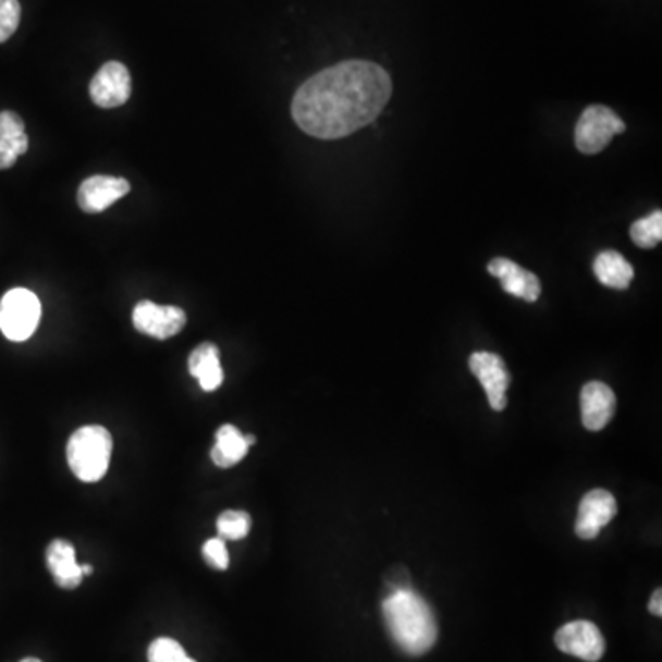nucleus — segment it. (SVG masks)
I'll return each instance as SVG.
<instances>
[{
  "label": "nucleus",
  "instance_id": "39448f33",
  "mask_svg": "<svg viewBox=\"0 0 662 662\" xmlns=\"http://www.w3.org/2000/svg\"><path fill=\"white\" fill-rule=\"evenodd\" d=\"M624 131L626 124L610 107L591 106L579 117L574 140L581 154L597 155L610 146L613 136L622 135Z\"/></svg>",
  "mask_w": 662,
  "mask_h": 662
},
{
  "label": "nucleus",
  "instance_id": "4468645a",
  "mask_svg": "<svg viewBox=\"0 0 662 662\" xmlns=\"http://www.w3.org/2000/svg\"><path fill=\"white\" fill-rule=\"evenodd\" d=\"M47 567L53 581L61 589H77L82 586V565L77 563L76 550L66 539H53L47 547Z\"/></svg>",
  "mask_w": 662,
  "mask_h": 662
},
{
  "label": "nucleus",
  "instance_id": "cd10ccee",
  "mask_svg": "<svg viewBox=\"0 0 662 662\" xmlns=\"http://www.w3.org/2000/svg\"><path fill=\"white\" fill-rule=\"evenodd\" d=\"M21 662H42L39 661V659H36V657H26V659H23V661Z\"/></svg>",
  "mask_w": 662,
  "mask_h": 662
},
{
  "label": "nucleus",
  "instance_id": "20e7f679",
  "mask_svg": "<svg viewBox=\"0 0 662 662\" xmlns=\"http://www.w3.org/2000/svg\"><path fill=\"white\" fill-rule=\"evenodd\" d=\"M41 319V302L32 291H8L0 301V330L13 343H23L36 333Z\"/></svg>",
  "mask_w": 662,
  "mask_h": 662
},
{
  "label": "nucleus",
  "instance_id": "ddd939ff",
  "mask_svg": "<svg viewBox=\"0 0 662 662\" xmlns=\"http://www.w3.org/2000/svg\"><path fill=\"white\" fill-rule=\"evenodd\" d=\"M488 272L495 277L508 295L527 302H536L541 295V282L534 272L523 269L515 261L495 258L488 263Z\"/></svg>",
  "mask_w": 662,
  "mask_h": 662
},
{
  "label": "nucleus",
  "instance_id": "412c9836",
  "mask_svg": "<svg viewBox=\"0 0 662 662\" xmlns=\"http://www.w3.org/2000/svg\"><path fill=\"white\" fill-rule=\"evenodd\" d=\"M183 657H186L183 646L168 637L155 639L148 648V662H177Z\"/></svg>",
  "mask_w": 662,
  "mask_h": 662
},
{
  "label": "nucleus",
  "instance_id": "7ed1b4c3",
  "mask_svg": "<svg viewBox=\"0 0 662 662\" xmlns=\"http://www.w3.org/2000/svg\"><path fill=\"white\" fill-rule=\"evenodd\" d=\"M113 437L101 426L79 427L66 445V461L82 482H98L111 464Z\"/></svg>",
  "mask_w": 662,
  "mask_h": 662
},
{
  "label": "nucleus",
  "instance_id": "f8f14e48",
  "mask_svg": "<svg viewBox=\"0 0 662 662\" xmlns=\"http://www.w3.org/2000/svg\"><path fill=\"white\" fill-rule=\"evenodd\" d=\"M579 407L587 431H602L615 416V392L602 381H589L579 392Z\"/></svg>",
  "mask_w": 662,
  "mask_h": 662
},
{
  "label": "nucleus",
  "instance_id": "a211bd4d",
  "mask_svg": "<svg viewBox=\"0 0 662 662\" xmlns=\"http://www.w3.org/2000/svg\"><path fill=\"white\" fill-rule=\"evenodd\" d=\"M0 144L12 149L17 157L28 151V136L24 133L23 119L17 113H0Z\"/></svg>",
  "mask_w": 662,
  "mask_h": 662
},
{
  "label": "nucleus",
  "instance_id": "f3484780",
  "mask_svg": "<svg viewBox=\"0 0 662 662\" xmlns=\"http://www.w3.org/2000/svg\"><path fill=\"white\" fill-rule=\"evenodd\" d=\"M594 274H597L598 282L603 285H608L611 290L624 291L632 284L635 271H633L632 263L615 250H603L597 256L594 260Z\"/></svg>",
  "mask_w": 662,
  "mask_h": 662
},
{
  "label": "nucleus",
  "instance_id": "f03ea898",
  "mask_svg": "<svg viewBox=\"0 0 662 662\" xmlns=\"http://www.w3.org/2000/svg\"><path fill=\"white\" fill-rule=\"evenodd\" d=\"M383 618L392 640L407 655H426L437 642V618L431 605L410 589L394 591L384 600Z\"/></svg>",
  "mask_w": 662,
  "mask_h": 662
},
{
  "label": "nucleus",
  "instance_id": "423d86ee",
  "mask_svg": "<svg viewBox=\"0 0 662 662\" xmlns=\"http://www.w3.org/2000/svg\"><path fill=\"white\" fill-rule=\"evenodd\" d=\"M133 326L148 338L166 341L184 330L186 314L177 306H159L155 302L143 301L133 309Z\"/></svg>",
  "mask_w": 662,
  "mask_h": 662
},
{
  "label": "nucleus",
  "instance_id": "b1692460",
  "mask_svg": "<svg viewBox=\"0 0 662 662\" xmlns=\"http://www.w3.org/2000/svg\"><path fill=\"white\" fill-rule=\"evenodd\" d=\"M17 155L13 154L12 149L4 146V144H0V170L12 168L17 162Z\"/></svg>",
  "mask_w": 662,
  "mask_h": 662
},
{
  "label": "nucleus",
  "instance_id": "dca6fc26",
  "mask_svg": "<svg viewBox=\"0 0 662 662\" xmlns=\"http://www.w3.org/2000/svg\"><path fill=\"white\" fill-rule=\"evenodd\" d=\"M248 445L243 434L236 426H221L216 432V445L210 451L212 462L221 469H229L247 456Z\"/></svg>",
  "mask_w": 662,
  "mask_h": 662
},
{
  "label": "nucleus",
  "instance_id": "bb28decb",
  "mask_svg": "<svg viewBox=\"0 0 662 662\" xmlns=\"http://www.w3.org/2000/svg\"><path fill=\"white\" fill-rule=\"evenodd\" d=\"M82 574L83 576H89V574H93V567L90 565H82Z\"/></svg>",
  "mask_w": 662,
  "mask_h": 662
},
{
  "label": "nucleus",
  "instance_id": "5701e85b",
  "mask_svg": "<svg viewBox=\"0 0 662 662\" xmlns=\"http://www.w3.org/2000/svg\"><path fill=\"white\" fill-rule=\"evenodd\" d=\"M203 557L216 571H226L229 565H231V556H229L225 539L212 538L205 541V544H203Z\"/></svg>",
  "mask_w": 662,
  "mask_h": 662
},
{
  "label": "nucleus",
  "instance_id": "9b49d317",
  "mask_svg": "<svg viewBox=\"0 0 662 662\" xmlns=\"http://www.w3.org/2000/svg\"><path fill=\"white\" fill-rule=\"evenodd\" d=\"M130 183L125 179L111 175H93L85 179L77 189V205L83 212L100 213L130 194Z\"/></svg>",
  "mask_w": 662,
  "mask_h": 662
},
{
  "label": "nucleus",
  "instance_id": "0eeeda50",
  "mask_svg": "<svg viewBox=\"0 0 662 662\" xmlns=\"http://www.w3.org/2000/svg\"><path fill=\"white\" fill-rule=\"evenodd\" d=\"M469 370L475 378L479 379L482 389L486 391L490 407L497 413H501L508 405L506 391L510 387V373L503 357H499L491 352H475L469 357Z\"/></svg>",
  "mask_w": 662,
  "mask_h": 662
},
{
  "label": "nucleus",
  "instance_id": "a878e982",
  "mask_svg": "<svg viewBox=\"0 0 662 662\" xmlns=\"http://www.w3.org/2000/svg\"><path fill=\"white\" fill-rule=\"evenodd\" d=\"M245 442H247L248 448H253L256 444L255 434H245Z\"/></svg>",
  "mask_w": 662,
  "mask_h": 662
},
{
  "label": "nucleus",
  "instance_id": "f257e3e1",
  "mask_svg": "<svg viewBox=\"0 0 662 662\" xmlns=\"http://www.w3.org/2000/svg\"><path fill=\"white\" fill-rule=\"evenodd\" d=\"M391 96V76L383 66L372 61H343L302 83L291 114L309 136L338 140L372 124Z\"/></svg>",
  "mask_w": 662,
  "mask_h": 662
},
{
  "label": "nucleus",
  "instance_id": "9d476101",
  "mask_svg": "<svg viewBox=\"0 0 662 662\" xmlns=\"http://www.w3.org/2000/svg\"><path fill=\"white\" fill-rule=\"evenodd\" d=\"M616 499L608 490H592L587 493L578 506L576 519V536L581 539H594L600 536L602 528L615 519Z\"/></svg>",
  "mask_w": 662,
  "mask_h": 662
},
{
  "label": "nucleus",
  "instance_id": "6e6552de",
  "mask_svg": "<svg viewBox=\"0 0 662 662\" xmlns=\"http://www.w3.org/2000/svg\"><path fill=\"white\" fill-rule=\"evenodd\" d=\"M554 642L557 650L586 662L600 661L605 653L602 632L598 629L597 624L589 621L568 622L557 629Z\"/></svg>",
  "mask_w": 662,
  "mask_h": 662
},
{
  "label": "nucleus",
  "instance_id": "c85d7f7f",
  "mask_svg": "<svg viewBox=\"0 0 662 662\" xmlns=\"http://www.w3.org/2000/svg\"><path fill=\"white\" fill-rule=\"evenodd\" d=\"M177 662H197V661H194V659H189V657L186 655V657H183V659H181V661H177Z\"/></svg>",
  "mask_w": 662,
  "mask_h": 662
},
{
  "label": "nucleus",
  "instance_id": "6ab92c4d",
  "mask_svg": "<svg viewBox=\"0 0 662 662\" xmlns=\"http://www.w3.org/2000/svg\"><path fill=\"white\" fill-rule=\"evenodd\" d=\"M250 527H253V519L243 510H225L223 514H219L218 523H216L218 538L225 539V541H240V539L247 538Z\"/></svg>",
  "mask_w": 662,
  "mask_h": 662
},
{
  "label": "nucleus",
  "instance_id": "aec40b11",
  "mask_svg": "<svg viewBox=\"0 0 662 662\" xmlns=\"http://www.w3.org/2000/svg\"><path fill=\"white\" fill-rule=\"evenodd\" d=\"M632 240L637 247L653 248L662 240V212L655 210L646 218L637 219L632 225Z\"/></svg>",
  "mask_w": 662,
  "mask_h": 662
},
{
  "label": "nucleus",
  "instance_id": "393cba45",
  "mask_svg": "<svg viewBox=\"0 0 662 662\" xmlns=\"http://www.w3.org/2000/svg\"><path fill=\"white\" fill-rule=\"evenodd\" d=\"M650 613H651V615H655V616L662 615V591H661V589H657V591L653 592V594H651Z\"/></svg>",
  "mask_w": 662,
  "mask_h": 662
},
{
  "label": "nucleus",
  "instance_id": "2eb2a0df",
  "mask_svg": "<svg viewBox=\"0 0 662 662\" xmlns=\"http://www.w3.org/2000/svg\"><path fill=\"white\" fill-rule=\"evenodd\" d=\"M188 370L205 392L218 391L223 384L225 373L219 359V348L213 343H203L188 357Z\"/></svg>",
  "mask_w": 662,
  "mask_h": 662
},
{
  "label": "nucleus",
  "instance_id": "4be33fe9",
  "mask_svg": "<svg viewBox=\"0 0 662 662\" xmlns=\"http://www.w3.org/2000/svg\"><path fill=\"white\" fill-rule=\"evenodd\" d=\"M21 21L19 0H0V42L8 41L15 34Z\"/></svg>",
  "mask_w": 662,
  "mask_h": 662
},
{
  "label": "nucleus",
  "instance_id": "1a4fd4ad",
  "mask_svg": "<svg viewBox=\"0 0 662 662\" xmlns=\"http://www.w3.org/2000/svg\"><path fill=\"white\" fill-rule=\"evenodd\" d=\"M90 98L103 109L124 106L131 96V74L119 61H109L96 72L89 87Z\"/></svg>",
  "mask_w": 662,
  "mask_h": 662
}]
</instances>
